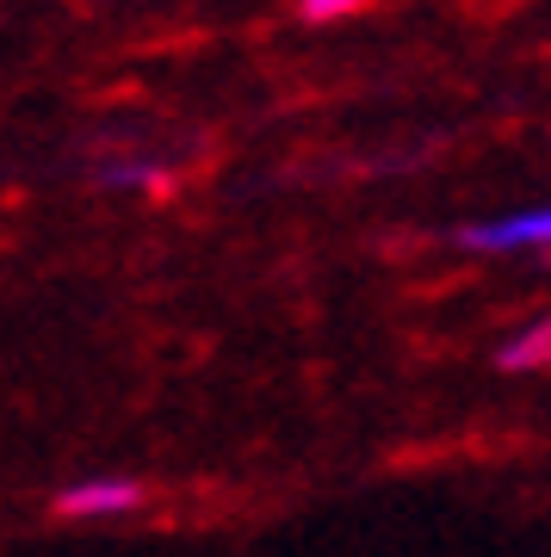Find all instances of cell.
Listing matches in <instances>:
<instances>
[{"label":"cell","mask_w":551,"mask_h":557,"mask_svg":"<svg viewBox=\"0 0 551 557\" xmlns=\"http://www.w3.org/2000/svg\"><path fill=\"white\" fill-rule=\"evenodd\" d=\"M143 502H149V490H143L137 478H124V471H94V478L62 483L50 508H57L69 527H112V520L143 515Z\"/></svg>","instance_id":"cell-1"},{"label":"cell","mask_w":551,"mask_h":557,"mask_svg":"<svg viewBox=\"0 0 551 557\" xmlns=\"http://www.w3.org/2000/svg\"><path fill=\"white\" fill-rule=\"evenodd\" d=\"M458 242L472 255H551V205H527V211H509V218H490V223H465Z\"/></svg>","instance_id":"cell-2"},{"label":"cell","mask_w":551,"mask_h":557,"mask_svg":"<svg viewBox=\"0 0 551 557\" xmlns=\"http://www.w3.org/2000/svg\"><path fill=\"white\" fill-rule=\"evenodd\" d=\"M495 366H502L509 379H539V372H551V317L514 329V335L495 347Z\"/></svg>","instance_id":"cell-3"},{"label":"cell","mask_w":551,"mask_h":557,"mask_svg":"<svg viewBox=\"0 0 551 557\" xmlns=\"http://www.w3.org/2000/svg\"><path fill=\"white\" fill-rule=\"evenodd\" d=\"M106 186H156V168L149 161H119V168H99Z\"/></svg>","instance_id":"cell-4"},{"label":"cell","mask_w":551,"mask_h":557,"mask_svg":"<svg viewBox=\"0 0 551 557\" xmlns=\"http://www.w3.org/2000/svg\"><path fill=\"white\" fill-rule=\"evenodd\" d=\"M359 0H297V13L310 25H329V20H341V13H354Z\"/></svg>","instance_id":"cell-5"}]
</instances>
